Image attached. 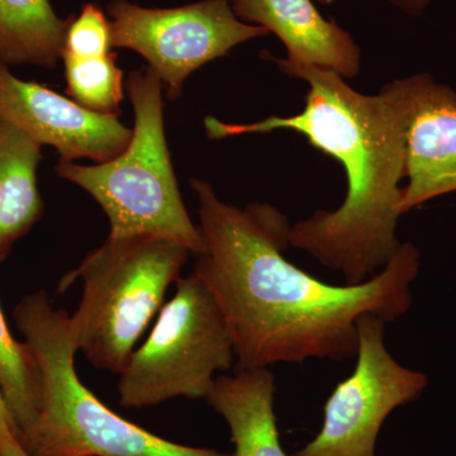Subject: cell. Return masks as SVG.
<instances>
[{
	"label": "cell",
	"mask_w": 456,
	"mask_h": 456,
	"mask_svg": "<svg viewBox=\"0 0 456 456\" xmlns=\"http://www.w3.org/2000/svg\"><path fill=\"white\" fill-rule=\"evenodd\" d=\"M42 147L0 117V261L44 211L37 185Z\"/></svg>",
	"instance_id": "obj_13"
},
{
	"label": "cell",
	"mask_w": 456,
	"mask_h": 456,
	"mask_svg": "<svg viewBox=\"0 0 456 456\" xmlns=\"http://www.w3.org/2000/svg\"><path fill=\"white\" fill-rule=\"evenodd\" d=\"M275 377L268 368L218 375L206 401L227 422L233 456H288L275 416Z\"/></svg>",
	"instance_id": "obj_12"
},
{
	"label": "cell",
	"mask_w": 456,
	"mask_h": 456,
	"mask_svg": "<svg viewBox=\"0 0 456 456\" xmlns=\"http://www.w3.org/2000/svg\"><path fill=\"white\" fill-rule=\"evenodd\" d=\"M404 215L456 191V90L440 83L416 114L407 136Z\"/></svg>",
	"instance_id": "obj_11"
},
{
	"label": "cell",
	"mask_w": 456,
	"mask_h": 456,
	"mask_svg": "<svg viewBox=\"0 0 456 456\" xmlns=\"http://www.w3.org/2000/svg\"><path fill=\"white\" fill-rule=\"evenodd\" d=\"M14 320L41 378L37 419L20 440L32 456H233L171 443L114 413L75 370L79 351L71 317L45 292L29 294Z\"/></svg>",
	"instance_id": "obj_3"
},
{
	"label": "cell",
	"mask_w": 456,
	"mask_h": 456,
	"mask_svg": "<svg viewBox=\"0 0 456 456\" xmlns=\"http://www.w3.org/2000/svg\"><path fill=\"white\" fill-rule=\"evenodd\" d=\"M242 22L263 27L283 42L287 64L316 66L353 79L360 49L349 32L325 17L312 0H231Z\"/></svg>",
	"instance_id": "obj_10"
},
{
	"label": "cell",
	"mask_w": 456,
	"mask_h": 456,
	"mask_svg": "<svg viewBox=\"0 0 456 456\" xmlns=\"http://www.w3.org/2000/svg\"><path fill=\"white\" fill-rule=\"evenodd\" d=\"M386 325L371 314L359 318L355 369L327 399L316 436L290 456H377L387 419L421 397L428 377L393 358Z\"/></svg>",
	"instance_id": "obj_7"
},
{
	"label": "cell",
	"mask_w": 456,
	"mask_h": 456,
	"mask_svg": "<svg viewBox=\"0 0 456 456\" xmlns=\"http://www.w3.org/2000/svg\"><path fill=\"white\" fill-rule=\"evenodd\" d=\"M70 20L57 17L49 0H0V64L55 68Z\"/></svg>",
	"instance_id": "obj_14"
},
{
	"label": "cell",
	"mask_w": 456,
	"mask_h": 456,
	"mask_svg": "<svg viewBox=\"0 0 456 456\" xmlns=\"http://www.w3.org/2000/svg\"><path fill=\"white\" fill-rule=\"evenodd\" d=\"M0 456H32L27 452L25 446L22 445L18 440L17 435L11 432V434L4 435L0 437Z\"/></svg>",
	"instance_id": "obj_18"
},
{
	"label": "cell",
	"mask_w": 456,
	"mask_h": 456,
	"mask_svg": "<svg viewBox=\"0 0 456 456\" xmlns=\"http://www.w3.org/2000/svg\"><path fill=\"white\" fill-rule=\"evenodd\" d=\"M62 60L69 97L93 112L118 114L125 89L114 53L94 59L64 56Z\"/></svg>",
	"instance_id": "obj_16"
},
{
	"label": "cell",
	"mask_w": 456,
	"mask_h": 456,
	"mask_svg": "<svg viewBox=\"0 0 456 456\" xmlns=\"http://www.w3.org/2000/svg\"><path fill=\"white\" fill-rule=\"evenodd\" d=\"M189 254L170 237L108 236L65 275L61 290L83 281L82 301L70 317L79 350L93 367L121 373Z\"/></svg>",
	"instance_id": "obj_5"
},
{
	"label": "cell",
	"mask_w": 456,
	"mask_h": 456,
	"mask_svg": "<svg viewBox=\"0 0 456 456\" xmlns=\"http://www.w3.org/2000/svg\"><path fill=\"white\" fill-rule=\"evenodd\" d=\"M113 47L139 53L176 99L191 73L237 45L265 37L260 26L242 22L231 0H203L178 8H145L127 0L108 7Z\"/></svg>",
	"instance_id": "obj_8"
},
{
	"label": "cell",
	"mask_w": 456,
	"mask_h": 456,
	"mask_svg": "<svg viewBox=\"0 0 456 456\" xmlns=\"http://www.w3.org/2000/svg\"><path fill=\"white\" fill-rule=\"evenodd\" d=\"M0 117L40 145L53 146L64 163L77 159L107 163L125 151L132 137L118 114L86 110L41 84L20 79L4 64H0Z\"/></svg>",
	"instance_id": "obj_9"
},
{
	"label": "cell",
	"mask_w": 456,
	"mask_h": 456,
	"mask_svg": "<svg viewBox=\"0 0 456 456\" xmlns=\"http://www.w3.org/2000/svg\"><path fill=\"white\" fill-rule=\"evenodd\" d=\"M151 334L119 375V403L156 406L169 399H206L216 378L236 360L220 305L196 273L179 278Z\"/></svg>",
	"instance_id": "obj_6"
},
{
	"label": "cell",
	"mask_w": 456,
	"mask_h": 456,
	"mask_svg": "<svg viewBox=\"0 0 456 456\" xmlns=\"http://www.w3.org/2000/svg\"><path fill=\"white\" fill-rule=\"evenodd\" d=\"M113 49L112 25L101 8L93 3L84 5L77 18L71 17L66 32L62 57L94 59Z\"/></svg>",
	"instance_id": "obj_17"
},
{
	"label": "cell",
	"mask_w": 456,
	"mask_h": 456,
	"mask_svg": "<svg viewBox=\"0 0 456 456\" xmlns=\"http://www.w3.org/2000/svg\"><path fill=\"white\" fill-rule=\"evenodd\" d=\"M126 88L134 127L125 151L90 167L60 161L57 175L97 200L110 221V236L170 237L200 256L202 233L183 202L165 137L163 82L147 68L134 71Z\"/></svg>",
	"instance_id": "obj_4"
},
{
	"label": "cell",
	"mask_w": 456,
	"mask_h": 456,
	"mask_svg": "<svg viewBox=\"0 0 456 456\" xmlns=\"http://www.w3.org/2000/svg\"><path fill=\"white\" fill-rule=\"evenodd\" d=\"M0 389L13 421L18 440L31 431L37 419L41 378L37 362L26 342L12 336L0 307Z\"/></svg>",
	"instance_id": "obj_15"
},
{
	"label": "cell",
	"mask_w": 456,
	"mask_h": 456,
	"mask_svg": "<svg viewBox=\"0 0 456 456\" xmlns=\"http://www.w3.org/2000/svg\"><path fill=\"white\" fill-rule=\"evenodd\" d=\"M317 2L320 3V4L330 5L334 4V3L338 2V0H317Z\"/></svg>",
	"instance_id": "obj_21"
},
{
	"label": "cell",
	"mask_w": 456,
	"mask_h": 456,
	"mask_svg": "<svg viewBox=\"0 0 456 456\" xmlns=\"http://www.w3.org/2000/svg\"><path fill=\"white\" fill-rule=\"evenodd\" d=\"M397 9L410 16H419L434 0H388Z\"/></svg>",
	"instance_id": "obj_19"
},
{
	"label": "cell",
	"mask_w": 456,
	"mask_h": 456,
	"mask_svg": "<svg viewBox=\"0 0 456 456\" xmlns=\"http://www.w3.org/2000/svg\"><path fill=\"white\" fill-rule=\"evenodd\" d=\"M269 57L284 74L310 86L302 112L250 125L208 117L207 134L218 140L290 130L338 160L347 179L344 202L335 211L314 212L290 226L289 245L341 273L345 284L364 283L401 246L397 224L403 188L399 184L406 179L408 130L440 83L422 73L388 83L379 94L365 95L334 71Z\"/></svg>",
	"instance_id": "obj_2"
},
{
	"label": "cell",
	"mask_w": 456,
	"mask_h": 456,
	"mask_svg": "<svg viewBox=\"0 0 456 456\" xmlns=\"http://www.w3.org/2000/svg\"><path fill=\"white\" fill-rule=\"evenodd\" d=\"M191 188L204 242L194 273L220 305L239 369L355 358L360 317L391 323L410 311L421 265L411 242L364 283L329 284L285 259L292 224L277 207L239 208L203 180Z\"/></svg>",
	"instance_id": "obj_1"
},
{
	"label": "cell",
	"mask_w": 456,
	"mask_h": 456,
	"mask_svg": "<svg viewBox=\"0 0 456 456\" xmlns=\"http://www.w3.org/2000/svg\"><path fill=\"white\" fill-rule=\"evenodd\" d=\"M11 432L16 434V428H14L13 421H12V417L9 415L7 404H5L4 397H3L2 389H0V437L11 434Z\"/></svg>",
	"instance_id": "obj_20"
}]
</instances>
